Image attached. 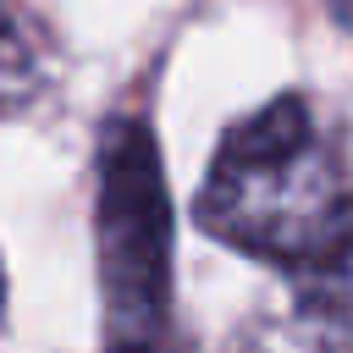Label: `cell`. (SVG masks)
Wrapping results in <instances>:
<instances>
[{
  "mask_svg": "<svg viewBox=\"0 0 353 353\" xmlns=\"http://www.w3.org/2000/svg\"><path fill=\"white\" fill-rule=\"evenodd\" d=\"M325 6H331V17L342 22V33L353 39V0H325Z\"/></svg>",
  "mask_w": 353,
  "mask_h": 353,
  "instance_id": "obj_5",
  "label": "cell"
},
{
  "mask_svg": "<svg viewBox=\"0 0 353 353\" xmlns=\"http://www.w3.org/2000/svg\"><path fill=\"white\" fill-rule=\"evenodd\" d=\"M44 88V55L33 44V33L0 6V116H17L39 99Z\"/></svg>",
  "mask_w": 353,
  "mask_h": 353,
  "instance_id": "obj_4",
  "label": "cell"
},
{
  "mask_svg": "<svg viewBox=\"0 0 353 353\" xmlns=\"http://www.w3.org/2000/svg\"><path fill=\"white\" fill-rule=\"evenodd\" d=\"M353 221V182L298 94L221 132L199 188V226L281 270L314 259Z\"/></svg>",
  "mask_w": 353,
  "mask_h": 353,
  "instance_id": "obj_1",
  "label": "cell"
},
{
  "mask_svg": "<svg viewBox=\"0 0 353 353\" xmlns=\"http://www.w3.org/2000/svg\"><path fill=\"white\" fill-rule=\"evenodd\" d=\"M287 276L292 298L259 314L237 353H353V221Z\"/></svg>",
  "mask_w": 353,
  "mask_h": 353,
  "instance_id": "obj_3",
  "label": "cell"
},
{
  "mask_svg": "<svg viewBox=\"0 0 353 353\" xmlns=\"http://www.w3.org/2000/svg\"><path fill=\"white\" fill-rule=\"evenodd\" d=\"M0 309H6V276H0Z\"/></svg>",
  "mask_w": 353,
  "mask_h": 353,
  "instance_id": "obj_6",
  "label": "cell"
},
{
  "mask_svg": "<svg viewBox=\"0 0 353 353\" xmlns=\"http://www.w3.org/2000/svg\"><path fill=\"white\" fill-rule=\"evenodd\" d=\"M99 281L110 353H154L171 298V199L154 138L132 116L99 149Z\"/></svg>",
  "mask_w": 353,
  "mask_h": 353,
  "instance_id": "obj_2",
  "label": "cell"
}]
</instances>
